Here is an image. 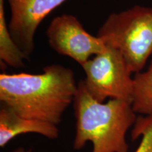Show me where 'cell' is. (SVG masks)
I'll list each match as a JSON object with an SVG mask.
<instances>
[{"label": "cell", "instance_id": "1", "mask_svg": "<svg viewBox=\"0 0 152 152\" xmlns=\"http://www.w3.org/2000/svg\"><path fill=\"white\" fill-rule=\"evenodd\" d=\"M77 88L73 71L59 64L38 74H0V101L21 116L58 125Z\"/></svg>", "mask_w": 152, "mask_h": 152}, {"label": "cell", "instance_id": "2", "mask_svg": "<svg viewBox=\"0 0 152 152\" xmlns=\"http://www.w3.org/2000/svg\"><path fill=\"white\" fill-rule=\"evenodd\" d=\"M73 108L74 149H82L91 142L92 152H128L126 134L137 120L132 104L119 99L98 102L88 92L82 80L77 83Z\"/></svg>", "mask_w": 152, "mask_h": 152}, {"label": "cell", "instance_id": "3", "mask_svg": "<svg viewBox=\"0 0 152 152\" xmlns=\"http://www.w3.org/2000/svg\"><path fill=\"white\" fill-rule=\"evenodd\" d=\"M96 36L121 52L132 73L140 72L152 54V7L136 5L112 13Z\"/></svg>", "mask_w": 152, "mask_h": 152}, {"label": "cell", "instance_id": "4", "mask_svg": "<svg viewBox=\"0 0 152 152\" xmlns=\"http://www.w3.org/2000/svg\"><path fill=\"white\" fill-rule=\"evenodd\" d=\"M106 47L105 51L81 66L85 74L83 80L85 87L91 96L99 102L109 99L132 104V73L121 52L113 47Z\"/></svg>", "mask_w": 152, "mask_h": 152}, {"label": "cell", "instance_id": "5", "mask_svg": "<svg viewBox=\"0 0 152 152\" xmlns=\"http://www.w3.org/2000/svg\"><path fill=\"white\" fill-rule=\"evenodd\" d=\"M46 35L53 50L71 58L81 66L107 47L99 37L86 31L78 18L71 14H63L53 18Z\"/></svg>", "mask_w": 152, "mask_h": 152}, {"label": "cell", "instance_id": "6", "mask_svg": "<svg viewBox=\"0 0 152 152\" xmlns=\"http://www.w3.org/2000/svg\"><path fill=\"white\" fill-rule=\"evenodd\" d=\"M67 0H7L11 10L8 28L26 56L35 49V35L43 20Z\"/></svg>", "mask_w": 152, "mask_h": 152}, {"label": "cell", "instance_id": "7", "mask_svg": "<svg viewBox=\"0 0 152 152\" xmlns=\"http://www.w3.org/2000/svg\"><path fill=\"white\" fill-rule=\"evenodd\" d=\"M27 133L56 140L59 137V129L52 123L23 117L2 104L0 109V147H4L16 137Z\"/></svg>", "mask_w": 152, "mask_h": 152}, {"label": "cell", "instance_id": "8", "mask_svg": "<svg viewBox=\"0 0 152 152\" xmlns=\"http://www.w3.org/2000/svg\"><path fill=\"white\" fill-rule=\"evenodd\" d=\"M28 57L13 39L8 28L4 10V0H0V59L11 67L20 68L25 66Z\"/></svg>", "mask_w": 152, "mask_h": 152}, {"label": "cell", "instance_id": "9", "mask_svg": "<svg viewBox=\"0 0 152 152\" xmlns=\"http://www.w3.org/2000/svg\"><path fill=\"white\" fill-rule=\"evenodd\" d=\"M132 106L136 113L152 115V61L147 71L136 73L133 77Z\"/></svg>", "mask_w": 152, "mask_h": 152}, {"label": "cell", "instance_id": "10", "mask_svg": "<svg viewBox=\"0 0 152 152\" xmlns=\"http://www.w3.org/2000/svg\"><path fill=\"white\" fill-rule=\"evenodd\" d=\"M131 137L132 140H136L139 137H142L134 152H152V115L137 118Z\"/></svg>", "mask_w": 152, "mask_h": 152}, {"label": "cell", "instance_id": "11", "mask_svg": "<svg viewBox=\"0 0 152 152\" xmlns=\"http://www.w3.org/2000/svg\"><path fill=\"white\" fill-rule=\"evenodd\" d=\"M10 152H32L31 149H26L23 147H19Z\"/></svg>", "mask_w": 152, "mask_h": 152}]
</instances>
